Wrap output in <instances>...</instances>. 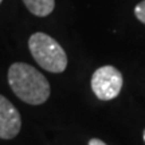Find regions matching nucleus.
Instances as JSON below:
<instances>
[{"label":"nucleus","mask_w":145,"mask_h":145,"mask_svg":"<svg viewBox=\"0 0 145 145\" xmlns=\"http://www.w3.org/2000/svg\"><path fill=\"white\" fill-rule=\"evenodd\" d=\"M8 85L16 97L28 105H42L50 97V83L34 66L12 63L8 69Z\"/></svg>","instance_id":"1"},{"label":"nucleus","mask_w":145,"mask_h":145,"mask_svg":"<svg viewBox=\"0 0 145 145\" xmlns=\"http://www.w3.org/2000/svg\"><path fill=\"white\" fill-rule=\"evenodd\" d=\"M28 48L32 58L42 69L58 74L67 67V55L54 38L44 32H35L28 39Z\"/></svg>","instance_id":"2"},{"label":"nucleus","mask_w":145,"mask_h":145,"mask_svg":"<svg viewBox=\"0 0 145 145\" xmlns=\"http://www.w3.org/2000/svg\"><path fill=\"white\" fill-rule=\"evenodd\" d=\"M91 90L101 101H112L120 93L124 85V78L120 70L114 66H102L91 75Z\"/></svg>","instance_id":"3"},{"label":"nucleus","mask_w":145,"mask_h":145,"mask_svg":"<svg viewBox=\"0 0 145 145\" xmlns=\"http://www.w3.org/2000/svg\"><path fill=\"white\" fill-rule=\"evenodd\" d=\"M22 128V117L18 109L0 94V138L11 140L19 135Z\"/></svg>","instance_id":"4"},{"label":"nucleus","mask_w":145,"mask_h":145,"mask_svg":"<svg viewBox=\"0 0 145 145\" xmlns=\"http://www.w3.org/2000/svg\"><path fill=\"white\" fill-rule=\"evenodd\" d=\"M23 3L32 15L39 18L48 16L55 8V0H23Z\"/></svg>","instance_id":"5"},{"label":"nucleus","mask_w":145,"mask_h":145,"mask_svg":"<svg viewBox=\"0 0 145 145\" xmlns=\"http://www.w3.org/2000/svg\"><path fill=\"white\" fill-rule=\"evenodd\" d=\"M135 15L141 23L145 24V0L141 1V3H138V4L135 7Z\"/></svg>","instance_id":"6"},{"label":"nucleus","mask_w":145,"mask_h":145,"mask_svg":"<svg viewBox=\"0 0 145 145\" xmlns=\"http://www.w3.org/2000/svg\"><path fill=\"white\" fill-rule=\"evenodd\" d=\"M89 145H106V144L102 140H99V138H91L89 141Z\"/></svg>","instance_id":"7"},{"label":"nucleus","mask_w":145,"mask_h":145,"mask_svg":"<svg viewBox=\"0 0 145 145\" xmlns=\"http://www.w3.org/2000/svg\"><path fill=\"white\" fill-rule=\"evenodd\" d=\"M142 137H144V141H145V129H144V133H142Z\"/></svg>","instance_id":"8"},{"label":"nucleus","mask_w":145,"mask_h":145,"mask_svg":"<svg viewBox=\"0 0 145 145\" xmlns=\"http://www.w3.org/2000/svg\"><path fill=\"white\" fill-rule=\"evenodd\" d=\"M1 1H3V0H0V4H1Z\"/></svg>","instance_id":"9"}]
</instances>
